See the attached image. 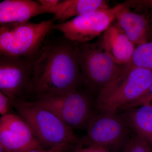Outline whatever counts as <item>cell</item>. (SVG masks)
<instances>
[{
  "label": "cell",
  "instance_id": "cell-1",
  "mask_svg": "<svg viewBox=\"0 0 152 152\" xmlns=\"http://www.w3.org/2000/svg\"><path fill=\"white\" fill-rule=\"evenodd\" d=\"M30 58L33 75L30 95L35 99L65 94L83 86L74 42L64 36L46 38Z\"/></svg>",
  "mask_w": 152,
  "mask_h": 152
},
{
  "label": "cell",
  "instance_id": "cell-2",
  "mask_svg": "<svg viewBox=\"0 0 152 152\" xmlns=\"http://www.w3.org/2000/svg\"><path fill=\"white\" fill-rule=\"evenodd\" d=\"M152 83V70L124 65L118 75L97 93V111L118 113L139 100Z\"/></svg>",
  "mask_w": 152,
  "mask_h": 152
},
{
  "label": "cell",
  "instance_id": "cell-3",
  "mask_svg": "<svg viewBox=\"0 0 152 152\" xmlns=\"http://www.w3.org/2000/svg\"><path fill=\"white\" fill-rule=\"evenodd\" d=\"M12 107L28 125L43 148L63 145L77 147L80 145V139L77 137L72 128L56 114L34 101L26 99L15 100Z\"/></svg>",
  "mask_w": 152,
  "mask_h": 152
},
{
  "label": "cell",
  "instance_id": "cell-4",
  "mask_svg": "<svg viewBox=\"0 0 152 152\" xmlns=\"http://www.w3.org/2000/svg\"><path fill=\"white\" fill-rule=\"evenodd\" d=\"M74 42L83 86L90 93L97 94L117 77L123 65L117 64L98 41L94 43Z\"/></svg>",
  "mask_w": 152,
  "mask_h": 152
},
{
  "label": "cell",
  "instance_id": "cell-5",
  "mask_svg": "<svg viewBox=\"0 0 152 152\" xmlns=\"http://www.w3.org/2000/svg\"><path fill=\"white\" fill-rule=\"evenodd\" d=\"M51 20L0 26V55L31 58L42 46L52 30Z\"/></svg>",
  "mask_w": 152,
  "mask_h": 152
},
{
  "label": "cell",
  "instance_id": "cell-6",
  "mask_svg": "<svg viewBox=\"0 0 152 152\" xmlns=\"http://www.w3.org/2000/svg\"><path fill=\"white\" fill-rule=\"evenodd\" d=\"M38 105L56 114L73 130H86L97 112L88 91L81 89L65 94L45 96L34 100Z\"/></svg>",
  "mask_w": 152,
  "mask_h": 152
},
{
  "label": "cell",
  "instance_id": "cell-7",
  "mask_svg": "<svg viewBox=\"0 0 152 152\" xmlns=\"http://www.w3.org/2000/svg\"><path fill=\"white\" fill-rule=\"evenodd\" d=\"M80 145L97 146L109 151L126 147L131 137V129L122 114L97 111L90 121Z\"/></svg>",
  "mask_w": 152,
  "mask_h": 152
},
{
  "label": "cell",
  "instance_id": "cell-8",
  "mask_svg": "<svg viewBox=\"0 0 152 152\" xmlns=\"http://www.w3.org/2000/svg\"><path fill=\"white\" fill-rule=\"evenodd\" d=\"M122 4L107 10L76 17L61 23L54 24L52 30L60 31L72 42H89L104 32L116 20Z\"/></svg>",
  "mask_w": 152,
  "mask_h": 152
},
{
  "label": "cell",
  "instance_id": "cell-9",
  "mask_svg": "<svg viewBox=\"0 0 152 152\" xmlns=\"http://www.w3.org/2000/svg\"><path fill=\"white\" fill-rule=\"evenodd\" d=\"M32 75L30 58L0 55V91L13 102L30 95Z\"/></svg>",
  "mask_w": 152,
  "mask_h": 152
},
{
  "label": "cell",
  "instance_id": "cell-10",
  "mask_svg": "<svg viewBox=\"0 0 152 152\" xmlns=\"http://www.w3.org/2000/svg\"><path fill=\"white\" fill-rule=\"evenodd\" d=\"M0 145L8 152H26L43 148L24 120L12 113L0 118Z\"/></svg>",
  "mask_w": 152,
  "mask_h": 152
},
{
  "label": "cell",
  "instance_id": "cell-11",
  "mask_svg": "<svg viewBox=\"0 0 152 152\" xmlns=\"http://www.w3.org/2000/svg\"><path fill=\"white\" fill-rule=\"evenodd\" d=\"M98 42L112 58L121 65L130 61L135 49L134 44L117 23L112 24Z\"/></svg>",
  "mask_w": 152,
  "mask_h": 152
},
{
  "label": "cell",
  "instance_id": "cell-12",
  "mask_svg": "<svg viewBox=\"0 0 152 152\" xmlns=\"http://www.w3.org/2000/svg\"><path fill=\"white\" fill-rule=\"evenodd\" d=\"M50 13L48 9L32 0H5L0 3V25L29 21L33 17Z\"/></svg>",
  "mask_w": 152,
  "mask_h": 152
},
{
  "label": "cell",
  "instance_id": "cell-13",
  "mask_svg": "<svg viewBox=\"0 0 152 152\" xmlns=\"http://www.w3.org/2000/svg\"><path fill=\"white\" fill-rule=\"evenodd\" d=\"M122 4L116 16L120 27L134 45H139L149 42L151 29L146 18L133 12L124 3Z\"/></svg>",
  "mask_w": 152,
  "mask_h": 152
},
{
  "label": "cell",
  "instance_id": "cell-14",
  "mask_svg": "<svg viewBox=\"0 0 152 152\" xmlns=\"http://www.w3.org/2000/svg\"><path fill=\"white\" fill-rule=\"evenodd\" d=\"M109 8L108 2L104 0H64L48 10L54 14L52 20L60 24L73 17Z\"/></svg>",
  "mask_w": 152,
  "mask_h": 152
},
{
  "label": "cell",
  "instance_id": "cell-15",
  "mask_svg": "<svg viewBox=\"0 0 152 152\" xmlns=\"http://www.w3.org/2000/svg\"><path fill=\"white\" fill-rule=\"evenodd\" d=\"M122 114L134 134L152 145V104H147L127 109Z\"/></svg>",
  "mask_w": 152,
  "mask_h": 152
},
{
  "label": "cell",
  "instance_id": "cell-16",
  "mask_svg": "<svg viewBox=\"0 0 152 152\" xmlns=\"http://www.w3.org/2000/svg\"><path fill=\"white\" fill-rule=\"evenodd\" d=\"M126 65L152 70V42L137 45L132 58Z\"/></svg>",
  "mask_w": 152,
  "mask_h": 152
},
{
  "label": "cell",
  "instance_id": "cell-17",
  "mask_svg": "<svg viewBox=\"0 0 152 152\" xmlns=\"http://www.w3.org/2000/svg\"><path fill=\"white\" fill-rule=\"evenodd\" d=\"M125 148L126 152H152L149 144L135 134L131 135Z\"/></svg>",
  "mask_w": 152,
  "mask_h": 152
},
{
  "label": "cell",
  "instance_id": "cell-18",
  "mask_svg": "<svg viewBox=\"0 0 152 152\" xmlns=\"http://www.w3.org/2000/svg\"><path fill=\"white\" fill-rule=\"evenodd\" d=\"M75 147L63 145L50 148H41L33 149L26 152H71Z\"/></svg>",
  "mask_w": 152,
  "mask_h": 152
},
{
  "label": "cell",
  "instance_id": "cell-19",
  "mask_svg": "<svg viewBox=\"0 0 152 152\" xmlns=\"http://www.w3.org/2000/svg\"><path fill=\"white\" fill-rule=\"evenodd\" d=\"M12 101L6 95L0 91V114L1 116L5 115L10 113L11 107H12Z\"/></svg>",
  "mask_w": 152,
  "mask_h": 152
},
{
  "label": "cell",
  "instance_id": "cell-20",
  "mask_svg": "<svg viewBox=\"0 0 152 152\" xmlns=\"http://www.w3.org/2000/svg\"><path fill=\"white\" fill-rule=\"evenodd\" d=\"M152 102V83L150 86L148 90L146 93L140 98L139 100L136 101L132 104L129 105L125 109V110L127 109L132 108L136 107L142 105L147 104H151Z\"/></svg>",
  "mask_w": 152,
  "mask_h": 152
},
{
  "label": "cell",
  "instance_id": "cell-21",
  "mask_svg": "<svg viewBox=\"0 0 152 152\" xmlns=\"http://www.w3.org/2000/svg\"><path fill=\"white\" fill-rule=\"evenodd\" d=\"M75 152H110L102 148L97 146H86L82 148L79 146L75 150Z\"/></svg>",
  "mask_w": 152,
  "mask_h": 152
},
{
  "label": "cell",
  "instance_id": "cell-22",
  "mask_svg": "<svg viewBox=\"0 0 152 152\" xmlns=\"http://www.w3.org/2000/svg\"><path fill=\"white\" fill-rule=\"evenodd\" d=\"M133 7L139 8H152V0H132Z\"/></svg>",
  "mask_w": 152,
  "mask_h": 152
},
{
  "label": "cell",
  "instance_id": "cell-23",
  "mask_svg": "<svg viewBox=\"0 0 152 152\" xmlns=\"http://www.w3.org/2000/svg\"><path fill=\"white\" fill-rule=\"evenodd\" d=\"M60 1L59 0H39L37 1L48 10L49 9L56 5Z\"/></svg>",
  "mask_w": 152,
  "mask_h": 152
},
{
  "label": "cell",
  "instance_id": "cell-24",
  "mask_svg": "<svg viewBox=\"0 0 152 152\" xmlns=\"http://www.w3.org/2000/svg\"><path fill=\"white\" fill-rule=\"evenodd\" d=\"M0 152H8L2 146L0 145Z\"/></svg>",
  "mask_w": 152,
  "mask_h": 152
},
{
  "label": "cell",
  "instance_id": "cell-25",
  "mask_svg": "<svg viewBox=\"0 0 152 152\" xmlns=\"http://www.w3.org/2000/svg\"><path fill=\"white\" fill-rule=\"evenodd\" d=\"M151 19H152V8L151 9Z\"/></svg>",
  "mask_w": 152,
  "mask_h": 152
}]
</instances>
